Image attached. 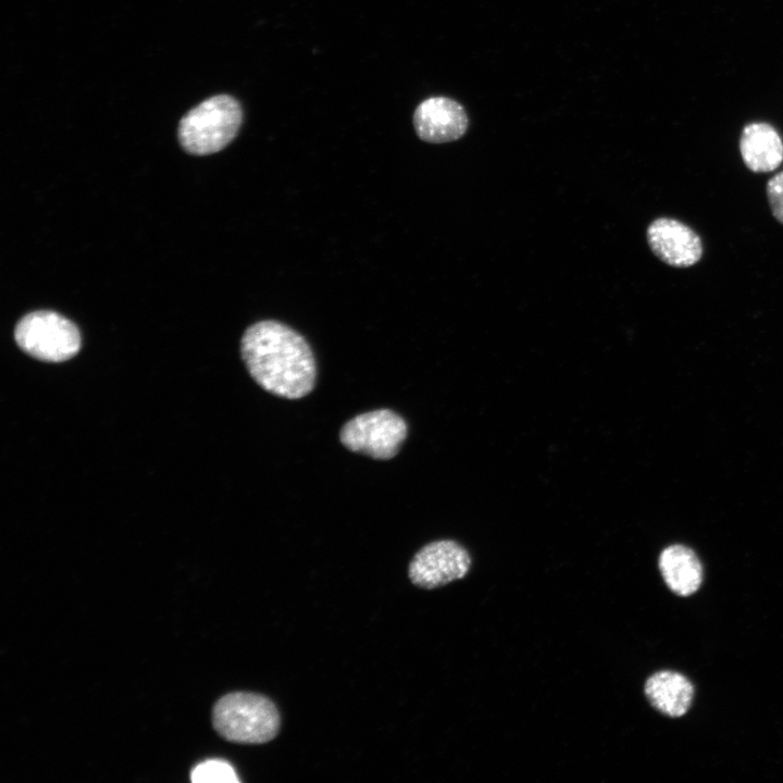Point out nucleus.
I'll use <instances>...</instances> for the list:
<instances>
[{
  "instance_id": "f257e3e1",
  "label": "nucleus",
  "mask_w": 783,
  "mask_h": 783,
  "mask_svg": "<svg viewBox=\"0 0 783 783\" xmlns=\"http://www.w3.org/2000/svg\"><path fill=\"white\" fill-rule=\"evenodd\" d=\"M240 352L250 376L275 396L299 399L315 386L316 364L310 345L281 322L264 320L250 325L241 337Z\"/></svg>"
},
{
  "instance_id": "f03ea898",
  "label": "nucleus",
  "mask_w": 783,
  "mask_h": 783,
  "mask_svg": "<svg viewBox=\"0 0 783 783\" xmlns=\"http://www.w3.org/2000/svg\"><path fill=\"white\" fill-rule=\"evenodd\" d=\"M212 724L228 742L263 744L277 735L281 718L270 698L251 692H233L214 704Z\"/></svg>"
},
{
  "instance_id": "7ed1b4c3",
  "label": "nucleus",
  "mask_w": 783,
  "mask_h": 783,
  "mask_svg": "<svg viewBox=\"0 0 783 783\" xmlns=\"http://www.w3.org/2000/svg\"><path fill=\"white\" fill-rule=\"evenodd\" d=\"M243 122L239 102L228 95L206 99L179 122L178 139L191 154L204 156L222 150L237 135Z\"/></svg>"
},
{
  "instance_id": "20e7f679",
  "label": "nucleus",
  "mask_w": 783,
  "mask_h": 783,
  "mask_svg": "<svg viewBox=\"0 0 783 783\" xmlns=\"http://www.w3.org/2000/svg\"><path fill=\"white\" fill-rule=\"evenodd\" d=\"M14 337L27 355L46 362H62L80 348V334L74 323L48 310L24 315L15 326Z\"/></svg>"
},
{
  "instance_id": "39448f33",
  "label": "nucleus",
  "mask_w": 783,
  "mask_h": 783,
  "mask_svg": "<svg viewBox=\"0 0 783 783\" xmlns=\"http://www.w3.org/2000/svg\"><path fill=\"white\" fill-rule=\"evenodd\" d=\"M407 434V423L401 415L390 409H377L346 422L339 439L352 452L388 460L398 453Z\"/></svg>"
},
{
  "instance_id": "423d86ee",
  "label": "nucleus",
  "mask_w": 783,
  "mask_h": 783,
  "mask_svg": "<svg viewBox=\"0 0 783 783\" xmlns=\"http://www.w3.org/2000/svg\"><path fill=\"white\" fill-rule=\"evenodd\" d=\"M471 566L468 550L451 539H440L423 546L408 568L411 583L433 589L465 576Z\"/></svg>"
},
{
  "instance_id": "0eeeda50",
  "label": "nucleus",
  "mask_w": 783,
  "mask_h": 783,
  "mask_svg": "<svg viewBox=\"0 0 783 783\" xmlns=\"http://www.w3.org/2000/svg\"><path fill=\"white\" fill-rule=\"evenodd\" d=\"M652 253L673 268H689L703 257L704 247L699 235L688 225L672 217H658L646 231Z\"/></svg>"
},
{
  "instance_id": "6e6552de",
  "label": "nucleus",
  "mask_w": 783,
  "mask_h": 783,
  "mask_svg": "<svg viewBox=\"0 0 783 783\" xmlns=\"http://www.w3.org/2000/svg\"><path fill=\"white\" fill-rule=\"evenodd\" d=\"M413 125L420 139L443 144L462 137L469 125L464 108L448 97H431L422 101L413 114Z\"/></svg>"
},
{
  "instance_id": "1a4fd4ad",
  "label": "nucleus",
  "mask_w": 783,
  "mask_h": 783,
  "mask_svg": "<svg viewBox=\"0 0 783 783\" xmlns=\"http://www.w3.org/2000/svg\"><path fill=\"white\" fill-rule=\"evenodd\" d=\"M739 152L745 166L754 173H769L783 162V140L770 124L755 122L743 128Z\"/></svg>"
},
{
  "instance_id": "9d476101",
  "label": "nucleus",
  "mask_w": 783,
  "mask_h": 783,
  "mask_svg": "<svg viewBox=\"0 0 783 783\" xmlns=\"http://www.w3.org/2000/svg\"><path fill=\"white\" fill-rule=\"evenodd\" d=\"M644 693L657 711L671 718H679L689 710L695 689L685 675L676 671L661 670L646 680Z\"/></svg>"
},
{
  "instance_id": "9b49d317",
  "label": "nucleus",
  "mask_w": 783,
  "mask_h": 783,
  "mask_svg": "<svg viewBox=\"0 0 783 783\" xmlns=\"http://www.w3.org/2000/svg\"><path fill=\"white\" fill-rule=\"evenodd\" d=\"M658 566L664 583L678 596H691L701 586L703 564L696 552L685 545L666 547L659 556Z\"/></svg>"
},
{
  "instance_id": "f8f14e48",
  "label": "nucleus",
  "mask_w": 783,
  "mask_h": 783,
  "mask_svg": "<svg viewBox=\"0 0 783 783\" xmlns=\"http://www.w3.org/2000/svg\"><path fill=\"white\" fill-rule=\"evenodd\" d=\"M190 780L195 783L239 782L234 768L227 761L221 759H210L197 765L190 773Z\"/></svg>"
},
{
  "instance_id": "ddd939ff",
  "label": "nucleus",
  "mask_w": 783,
  "mask_h": 783,
  "mask_svg": "<svg viewBox=\"0 0 783 783\" xmlns=\"http://www.w3.org/2000/svg\"><path fill=\"white\" fill-rule=\"evenodd\" d=\"M766 194L772 215L783 224V171L768 181Z\"/></svg>"
}]
</instances>
